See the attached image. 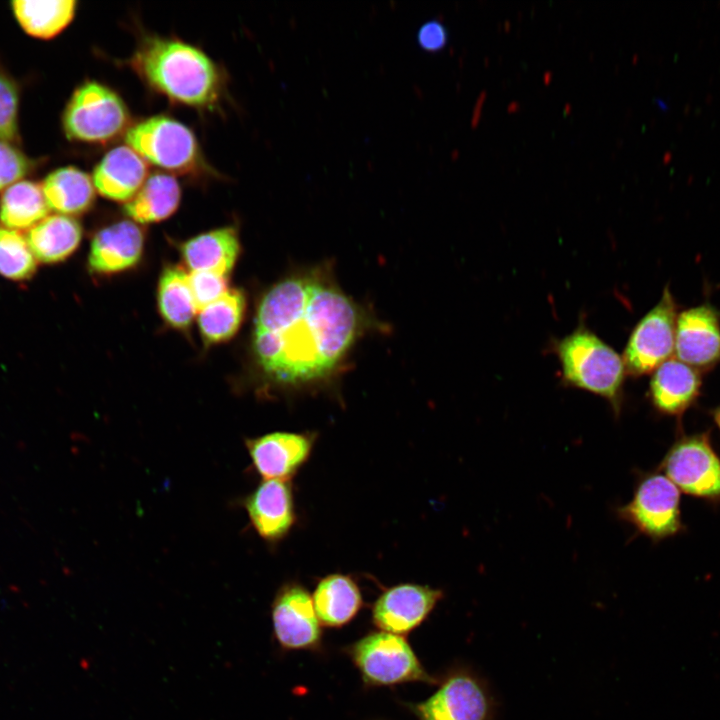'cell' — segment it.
Returning <instances> with one entry per match:
<instances>
[{
	"mask_svg": "<svg viewBox=\"0 0 720 720\" xmlns=\"http://www.w3.org/2000/svg\"><path fill=\"white\" fill-rule=\"evenodd\" d=\"M361 324L358 307L327 280L289 277L259 303L253 336L256 359L278 384L314 382L335 369Z\"/></svg>",
	"mask_w": 720,
	"mask_h": 720,
	"instance_id": "1",
	"label": "cell"
},
{
	"mask_svg": "<svg viewBox=\"0 0 720 720\" xmlns=\"http://www.w3.org/2000/svg\"><path fill=\"white\" fill-rule=\"evenodd\" d=\"M240 243L233 227H221L199 234L181 247L190 272L210 271L227 276L238 258Z\"/></svg>",
	"mask_w": 720,
	"mask_h": 720,
	"instance_id": "19",
	"label": "cell"
},
{
	"mask_svg": "<svg viewBox=\"0 0 720 720\" xmlns=\"http://www.w3.org/2000/svg\"><path fill=\"white\" fill-rule=\"evenodd\" d=\"M346 652L366 686L439 683L425 670L403 635L372 631L347 647Z\"/></svg>",
	"mask_w": 720,
	"mask_h": 720,
	"instance_id": "4",
	"label": "cell"
},
{
	"mask_svg": "<svg viewBox=\"0 0 720 720\" xmlns=\"http://www.w3.org/2000/svg\"><path fill=\"white\" fill-rule=\"evenodd\" d=\"M618 515L653 541L674 536L684 528L679 489L666 475L656 472L641 478L631 501L618 509Z\"/></svg>",
	"mask_w": 720,
	"mask_h": 720,
	"instance_id": "7",
	"label": "cell"
},
{
	"mask_svg": "<svg viewBox=\"0 0 720 720\" xmlns=\"http://www.w3.org/2000/svg\"><path fill=\"white\" fill-rule=\"evenodd\" d=\"M18 92L12 80L0 73V140L15 137L17 130Z\"/></svg>",
	"mask_w": 720,
	"mask_h": 720,
	"instance_id": "30",
	"label": "cell"
},
{
	"mask_svg": "<svg viewBox=\"0 0 720 720\" xmlns=\"http://www.w3.org/2000/svg\"><path fill=\"white\" fill-rule=\"evenodd\" d=\"M674 353L700 372L720 362V312L714 306L703 303L678 313Z\"/></svg>",
	"mask_w": 720,
	"mask_h": 720,
	"instance_id": "13",
	"label": "cell"
},
{
	"mask_svg": "<svg viewBox=\"0 0 720 720\" xmlns=\"http://www.w3.org/2000/svg\"><path fill=\"white\" fill-rule=\"evenodd\" d=\"M158 306L164 321L176 329H186L197 315L188 274L179 266H169L161 274Z\"/></svg>",
	"mask_w": 720,
	"mask_h": 720,
	"instance_id": "26",
	"label": "cell"
},
{
	"mask_svg": "<svg viewBox=\"0 0 720 720\" xmlns=\"http://www.w3.org/2000/svg\"><path fill=\"white\" fill-rule=\"evenodd\" d=\"M129 147L147 163L176 174L192 172L200 152L193 132L181 122L163 115L149 117L125 134Z\"/></svg>",
	"mask_w": 720,
	"mask_h": 720,
	"instance_id": "6",
	"label": "cell"
},
{
	"mask_svg": "<svg viewBox=\"0 0 720 720\" xmlns=\"http://www.w3.org/2000/svg\"><path fill=\"white\" fill-rule=\"evenodd\" d=\"M41 187L49 209L70 217L87 211L95 198L92 178L75 167L54 170Z\"/></svg>",
	"mask_w": 720,
	"mask_h": 720,
	"instance_id": "22",
	"label": "cell"
},
{
	"mask_svg": "<svg viewBox=\"0 0 720 720\" xmlns=\"http://www.w3.org/2000/svg\"><path fill=\"white\" fill-rule=\"evenodd\" d=\"M91 178L101 196L127 203L148 178V163L128 145L117 146L99 161Z\"/></svg>",
	"mask_w": 720,
	"mask_h": 720,
	"instance_id": "18",
	"label": "cell"
},
{
	"mask_svg": "<svg viewBox=\"0 0 720 720\" xmlns=\"http://www.w3.org/2000/svg\"><path fill=\"white\" fill-rule=\"evenodd\" d=\"M49 210L41 185L28 180L10 185L0 198V222L17 231L31 229Z\"/></svg>",
	"mask_w": 720,
	"mask_h": 720,
	"instance_id": "24",
	"label": "cell"
},
{
	"mask_svg": "<svg viewBox=\"0 0 720 720\" xmlns=\"http://www.w3.org/2000/svg\"><path fill=\"white\" fill-rule=\"evenodd\" d=\"M35 258L26 236L20 231L0 227V275L14 280L29 279L36 271Z\"/></svg>",
	"mask_w": 720,
	"mask_h": 720,
	"instance_id": "28",
	"label": "cell"
},
{
	"mask_svg": "<svg viewBox=\"0 0 720 720\" xmlns=\"http://www.w3.org/2000/svg\"><path fill=\"white\" fill-rule=\"evenodd\" d=\"M677 303L666 286L660 300L634 326L623 353L626 374L639 377L671 358L675 348Z\"/></svg>",
	"mask_w": 720,
	"mask_h": 720,
	"instance_id": "8",
	"label": "cell"
},
{
	"mask_svg": "<svg viewBox=\"0 0 720 720\" xmlns=\"http://www.w3.org/2000/svg\"><path fill=\"white\" fill-rule=\"evenodd\" d=\"M313 433L272 432L245 441L255 471L263 480H291L308 461Z\"/></svg>",
	"mask_w": 720,
	"mask_h": 720,
	"instance_id": "14",
	"label": "cell"
},
{
	"mask_svg": "<svg viewBox=\"0 0 720 720\" xmlns=\"http://www.w3.org/2000/svg\"><path fill=\"white\" fill-rule=\"evenodd\" d=\"M188 279L197 313L229 290L227 276L215 272L193 271Z\"/></svg>",
	"mask_w": 720,
	"mask_h": 720,
	"instance_id": "29",
	"label": "cell"
},
{
	"mask_svg": "<svg viewBox=\"0 0 720 720\" xmlns=\"http://www.w3.org/2000/svg\"><path fill=\"white\" fill-rule=\"evenodd\" d=\"M76 5L75 0H17L12 2V9L28 34L48 39L56 36L72 21Z\"/></svg>",
	"mask_w": 720,
	"mask_h": 720,
	"instance_id": "25",
	"label": "cell"
},
{
	"mask_svg": "<svg viewBox=\"0 0 720 720\" xmlns=\"http://www.w3.org/2000/svg\"><path fill=\"white\" fill-rule=\"evenodd\" d=\"M131 64L151 88L175 102L210 108L219 99L221 77L216 65L203 51L183 41L147 38Z\"/></svg>",
	"mask_w": 720,
	"mask_h": 720,
	"instance_id": "2",
	"label": "cell"
},
{
	"mask_svg": "<svg viewBox=\"0 0 720 720\" xmlns=\"http://www.w3.org/2000/svg\"><path fill=\"white\" fill-rule=\"evenodd\" d=\"M312 599L320 623L331 628L351 622L363 606L357 582L342 573H332L320 579Z\"/></svg>",
	"mask_w": 720,
	"mask_h": 720,
	"instance_id": "20",
	"label": "cell"
},
{
	"mask_svg": "<svg viewBox=\"0 0 720 720\" xmlns=\"http://www.w3.org/2000/svg\"><path fill=\"white\" fill-rule=\"evenodd\" d=\"M552 350L566 385L603 397L619 414L626 370L623 358L611 346L580 322L573 332L555 340Z\"/></svg>",
	"mask_w": 720,
	"mask_h": 720,
	"instance_id": "3",
	"label": "cell"
},
{
	"mask_svg": "<svg viewBox=\"0 0 720 720\" xmlns=\"http://www.w3.org/2000/svg\"><path fill=\"white\" fill-rule=\"evenodd\" d=\"M180 186L175 177L154 173L146 179L136 195L124 205V211L137 224L157 223L170 217L178 208Z\"/></svg>",
	"mask_w": 720,
	"mask_h": 720,
	"instance_id": "23",
	"label": "cell"
},
{
	"mask_svg": "<svg viewBox=\"0 0 720 720\" xmlns=\"http://www.w3.org/2000/svg\"><path fill=\"white\" fill-rule=\"evenodd\" d=\"M652 373L649 399L664 415L681 416L700 395L701 372L677 358L666 360Z\"/></svg>",
	"mask_w": 720,
	"mask_h": 720,
	"instance_id": "17",
	"label": "cell"
},
{
	"mask_svg": "<svg viewBox=\"0 0 720 720\" xmlns=\"http://www.w3.org/2000/svg\"><path fill=\"white\" fill-rule=\"evenodd\" d=\"M713 419L718 428L720 429V406L713 411Z\"/></svg>",
	"mask_w": 720,
	"mask_h": 720,
	"instance_id": "33",
	"label": "cell"
},
{
	"mask_svg": "<svg viewBox=\"0 0 720 720\" xmlns=\"http://www.w3.org/2000/svg\"><path fill=\"white\" fill-rule=\"evenodd\" d=\"M443 598L441 589L401 583L385 589L372 607V621L382 631L406 635L416 629Z\"/></svg>",
	"mask_w": 720,
	"mask_h": 720,
	"instance_id": "12",
	"label": "cell"
},
{
	"mask_svg": "<svg viewBox=\"0 0 720 720\" xmlns=\"http://www.w3.org/2000/svg\"><path fill=\"white\" fill-rule=\"evenodd\" d=\"M271 618L275 640L286 650H315L321 646L322 624L312 595L300 583H284L276 592Z\"/></svg>",
	"mask_w": 720,
	"mask_h": 720,
	"instance_id": "11",
	"label": "cell"
},
{
	"mask_svg": "<svg viewBox=\"0 0 720 720\" xmlns=\"http://www.w3.org/2000/svg\"><path fill=\"white\" fill-rule=\"evenodd\" d=\"M26 238L37 261L53 264L74 253L81 242L82 228L73 217L56 213L29 229Z\"/></svg>",
	"mask_w": 720,
	"mask_h": 720,
	"instance_id": "21",
	"label": "cell"
},
{
	"mask_svg": "<svg viewBox=\"0 0 720 720\" xmlns=\"http://www.w3.org/2000/svg\"><path fill=\"white\" fill-rule=\"evenodd\" d=\"M245 305L244 294L233 289L199 310L197 322L204 341L217 344L233 337L242 322Z\"/></svg>",
	"mask_w": 720,
	"mask_h": 720,
	"instance_id": "27",
	"label": "cell"
},
{
	"mask_svg": "<svg viewBox=\"0 0 720 720\" xmlns=\"http://www.w3.org/2000/svg\"><path fill=\"white\" fill-rule=\"evenodd\" d=\"M407 707L418 720H493L494 716L484 683L464 668L450 671L431 696Z\"/></svg>",
	"mask_w": 720,
	"mask_h": 720,
	"instance_id": "10",
	"label": "cell"
},
{
	"mask_svg": "<svg viewBox=\"0 0 720 720\" xmlns=\"http://www.w3.org/2000/svg\"><path fill=\"white\" fill-rule=\"evenodd\" d=\"M660 469L684 493L720 500V457L708 433L681 436L664 456Z\"/></svg>",
	"mask_w": 720,
	"mask_h": 720,
	"instance_id": "9",
	"label": "cell"
},
{
	"mask_svg": "<svg viewBox=\"0 0 720 720\" xmlns=\"http://www.w3.org/2000/svg\"><path fill=\"white\" fill-rule=\"evenodd\" d=\"M129 112L123 100L109 87L89 81L78 87L63 116L68 138L88 143H106L123 133Z\"/></svg>",
	"mask_w": 720,
	"mask_h": 720,
	"instance_id": "5",
	"label": "cell"
},
{
	"mask_svg": "<svg viewBox=\"0 0 720 720\" xmlns=\"http://www.w3.org/2000/svg\"><path fill=\"white\" fill-rule=\"evenodd\" d=\"M242 505L258 536L271 544L286 538L297 520L289 481L263 480Z\"/></svg>",
	"mask_w": 720,
	"mask_h": 720,
	"instance_id": "15",
	"label": "cell"
},
{
	"mask_svg": "<svg viewBox=\"0 0 720 720\" xmlns=\"http://www.w3.org/2000/svg\"><path fill=\"white\" fill-rule=\"evenodd\" d=\"M27 170L25 156L8 141L0 140V190L18 182Z\"/></svg>",
	"mask_w": 720,
	"mask_h": 720,
	"instance_id": "31",
	"label": "cell"
},
{
	"mask_svg": "<svg viewBox=\"0 0 720 720\" xmlns=\"http://www.w3.org/2000/svg\"><path fill=\"white\" fill-rule=\"evenodd\" d=\"M144 234L132 220H122L99 230L92 239L89 269L96 274H113L135 266L142 257Z\"/></svg>",
	"mask_w": 720,
	"mask_h": 720,
	"instance_id": "16",
	"label": "cell"
},
{
	"mask_svg": "<svg viewBox=\"0 0 720 720\" xmlns=\"http://www.w3.org/2000/svg\"><path fill=\"white\" fill-rule=\"evenodd\" d=\"M416 39L422 49L430 52L439 51L448 42V30L441 21L429 20L419 27Z\"/></svg>",
	"mask_w": 720,
	"mask_h": 720,
	"instance_id": "32",
	"label": "cell"
}]
</instances>
